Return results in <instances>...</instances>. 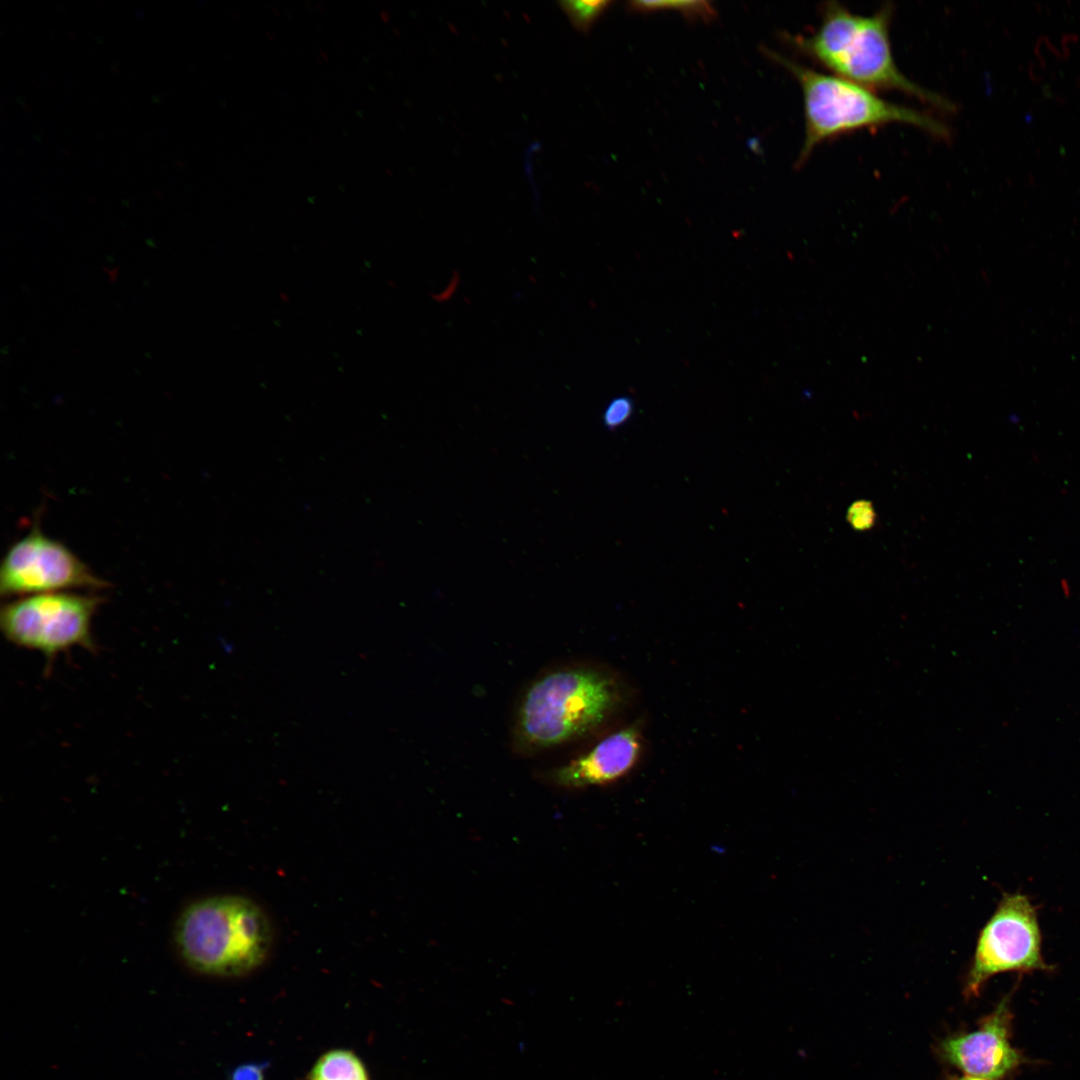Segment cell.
Wrapping results in <instances>:
<instances>
[{
	"instance_id": "obj_9",
	"label": "cell",
	"mask_w": 1080,
	"mask_h": 1080,
	"mask_svg": "<svg viewBox=\"0 0 1080 1080\" xmlns=\"http://www.w3.org/2000/svg\"><path fill=\"white\" fill-rule=\"evenodd\" d=\"M640 749L639 732L629 726L606 736L569 762L547 770L542 777L564 789L608 784L632 769Z\"/></svg>"
},
{
	"instance_id": "obj_10",
	"label": "cell",
	"mask_w": 1080,
	"mask_h": 1080,
	"mask_svg": "<svg viewBox=\"0 0 1080 1080\" xmlns=\"http://www.w3.org/2000/svg\"><path fill=\"white\" fill-rule=\"evenodd\" d=\"M309 1080H370L361 1058L349 1049H332L314 1063Z\"/></svg>"
},
{
	"instance_id": "obj_7",
	"label": "cell",
	"mask_w": 1080,
	"mask_h": 1080,
	"mask_svg": "<svg viewBox=\"0 0 1080 1080\" xmlns=\"http://www.w3.org/2000/svg\"><path fill=\"white\" fill-rule=\"evenodd\" d=\"M108 586L71 550L46 536L37 525L10 546L0 566V593L11 599L75 589L94 592Z\"/></svg>"
},
{
	"instance_id": "obj_8",
	"label": "cell",
	"mask_w": 1080,
	"mask_h": 1080,
	"mask_svg": "<svg viewBox=\"0 0 1080 1080\" xmlns=\"http://www.w3.org/2000/svg\"><path fill=\"white\" fill-rule=\"evenodd\" d=\"M1009 1002L1010 996L1003 998L978 1029L943 1039L937 1048L939 1057L966 1075L1001 1080L1014 1073L1025 1057L1010 1041L1013 1014Z\"/></svg>"
},
{
	"instance_id": "obj_4",
	"label": "cell",
	"mask_w": 1080,
	"mask_h": 1080,
	"mask_svg": "<svg viewBox=\"0 0 1080 1080\" xmlns=\"http://www.w3.org/2000/svg\"><path fill=\"white\" fill-rule=\"evenodd\" d=\"M175 944L185 963L202 974L239 977L267 958L272 929L252 900L222 895L198 900L177 919Z\"/></svg>"
},
{
	"instance_id": "obj_13",
	"label": "cell",
	"mask_w": 1080,
	"mask_h": 1080,
	"mask_svg": "<svg viewBox=\"0 0 1080 1080\" xmlns=\"http://www.w3.org/2000/svg\"><path fill=\"white\" fill-rule=\"evenodd\" d=\"M847 520L856 530H867L874 526L876 513L871 502L859 500L848 509Z\"/></svg>"
},
{
	"instance_id": "obj_14",
	"label": "cell",
	"mask_w": 1080,
	"mask_h": 1080,
	"mask_svg": "<svg viewBox=\"0 0 1080 1080\" xmlns=\"http://www.w3.org/2000/svg\"><path fill=\"white\" fill-rule=\"evenodd\" d=\"M632 410L633 405L629 398L618 397L613 399L603 413L604 424L609 428H616L630 418Z\"/></svg>"
},
{
	"instance_id": "obj_16",
	"label": "cell",
	"mask_w": 1080,
	"mask_h": 1080,
	"mask_svg": "<svg viewBox=\"0 0 1080 1080\" xmlns=\"http://www.w3.org/2000/svg\"><path fill=\"white\" fill-rule=\"evenodd\" d=\"M945 1080H990L982 1077L963 1075V1076H948Z\"/></svg>"
},
{
	"instance_id": "obj_11",
	"label": "cell",
	"mask_w": 1080,
	"mask_h": 1080,
	"mask_svg": "<svg viewBox=\"0 0 1080 1080\" xmlns=\"http://www.w3.org/2000/svg\"><path fill=\"white\" fill-rule=\"evenodd\" d=\"M630 11L638 13H650L656 11H676L692 20H713L717 12L711 2L708 1H630L627 3Z\"/></svg>"
},
{
	"instance_id": "obj_5",
	"label": "cell",
	"mask_w": 1080,
	"mask_h": 1080,
	"mask_svg": "<svg viewBox=\"0 0 1080 1080\" xmlns=\"http://www.w3.org/2000/svg\"><path fill=\"white\" fill-rule=\"evenodd\" d=\"M102 600L71 591L13 598L2 606L1 629L11 643L40 652L51 665L70 648L95 649L92 621Z\"/></svg>"
},
{
	"instance_id": "obj_1",
	"label": "cell",
	"mask_w": 1080,
	"mask_h": 1080,
	"mask_svg": "<svg viewBox=\"0 0 1080 1080\" xmlns=\"http://www.w3.org/2000/svg\"><path fill=\"white\" fill-rule=\"evenodd\" d=\"M619 702L616 680L596 667L565 665L539 675L523 692L512 726V748L532 756L588 736Z\"/></svg>"
},
{
	"instance_id": "obj_15",
	"label": "cell",
	"mask_w": 1080,
	"mask_h": 1080,
	"mask_svg": "<svg viewBox=\"0 0 1080 1080\" xmlns=\"http://www.w3.org/2000/svg\"><path fill=\"white\" fill-rule=\"evenodd\" d=\"M265 1079V1065L257 1063H247L236 1067L230 1077V1080H264Z\"/></svg>"
},
{
	"instance_id": "obj_3",
	"label": "cell",
	"mask_w": 1080,
	"mask_h": 1080,
	"mask_svg": "<svg viewBox=\"0 0 1080 1080\" xmlns=\"http://www.w3.org/2000/svg\"><path fill=\"white\" fill-rule=\"evenodd\" d=\"M762 52L787 69L802 90L805 133L797 167L821 142L861 129L901 123L943 139L950 135L947 125L924 111L886 100L872 89L816 71L771 49Z\"/></svg>"
},
{
	"instance_id": "obj_6",
	"label": "cell",
	"mask_w": 1080,
	"mask_h": 1080,
	"mask_svg": "<svg viewBox=\"0 0 1080 1080\" xmlns=\"http://www.w3.org/2000/svg\"><path fill=\"white\" fill-rule=\"evenodd\" d=\"M1041 946L1035 906L1026 895H1005L980 931L964 995L977 997L987 980L998 973L1050 970Z\"/></svg>"
},
{
	"instance_id": "obj_2",
	"label": "cell",
	"mask_w": 1080,
	"mask_h": 1080,
	"mask_svg": "<svg viewBox=\"0 0 1080 1080\" xmlns=\"http://www.w3.org/2000/svg\"><path fill=\"white\" fill-rule=\"evenodd\" d=\"M893 10L886 3L872 14L861 15L837 1H829L812 34L783 33L782 37L833 75L874 91H900L938 109L952 111L951 101L920 86L898 68L889 31Z\"/></svg>"
},
{
	"instance_id": "obj_12",
	"label": "cell",
	"mask_w": 1080,
	"mask_h": 1080,
	"mask_svg": "<svg viewBox=\"0 0 1080 1080\" xmlns=\"http://www.w3.org/2000/svg\"><path fill=\"white\" fill-rule=\"evenodd\" d=\"M567 16L572 26L579 32L587 34L595 22L609 9L612 1L583 0V1H560L557 3Z\"/></svg>"
}]
</instances>
